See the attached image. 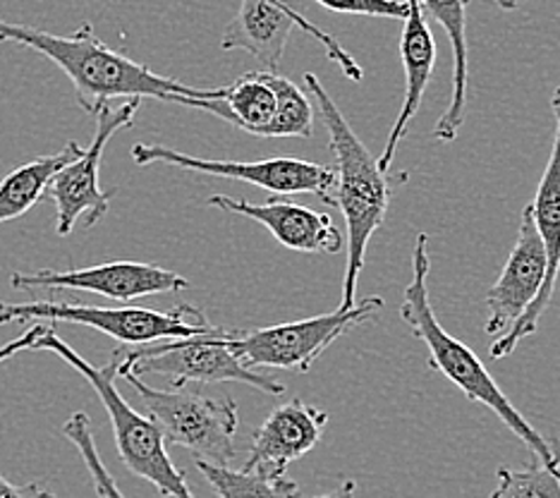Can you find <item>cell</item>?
Wrapping results in <instances>:
<instances>
[{
    "label": "cell",
    "mask_w": 560,
    "mask_h": 498,
    "mask_svg": "<svg viewBox=\"0 0 560 498\" xmlns=\"http://www.w3.org/2000/svg\"><path fill=\"white\" fill-rule=\"evenodd\" d=\"M328 421L326 410L300 398L276 407L252 437L247 463L242 470L264 477H283L290 463L319 445Z\"/></svg>",
    "instance_id": "obj_15"
},
{
    "label": "cell",
    "mask_w": 560,
    "mask_h": 498,
    "mask_svg": "<svg viewBox=\"0 0 560 498\" xmlns=\"http://www.w3.org/2000/svg\"><path fill=\"white\" fill-rule=\"evenodd\" d=\"M405 5H407V12L402 18V36H400L405 96H402L398 120L388 135L386 149L376 159L378 171L386 175L390 173L393 161H396V153L407 132V127H410L419 106H422L429 80L436 68V44H434V36H431L422 5H419V0H405Z\"/></svg>",
    "instance_id": "obj_17"
},
{
    "label": "cell",
    "mask_w": 560,
    "mask_h": 498,
    "mask_svg": "<svg viewBox=\"0 0 560 498\" xmlns=\"http://www.w3.org/2000/svg\"><path fill=\"white\" fill-rule=\"evenodd\" d=\"M209 207L261 223L288 250L307 254H338L346 247V238H342L328 213L312 211L307 207H300V204L278 201L273 197L264 204H252L247 199L213 195L209 197Z\"/></svg>",
    "instance_id": "obj_16"
},
{
    "label": "cell",
    "mask_w": 560,
    "mask_h": 498,
    "mask_svg": "<svg viewBox=\"0 0 560 498\" xmlns=\"http://www.w3.org/2000/svg\"><path fill=\"white\" fill-rule=\"evenodd\" d=\"M551 108H553V118H556L551 157H549V163H546V171L541 175L537 197H534V201L529 204L532 219H534V225H537V233L544 242L549 266H546V278H544L537 300L527 306V312L517 319V324L508 331V334L493 340V345H491L493 360L508 357L522 340L529 338L532 334H537L546 310L551 306L556 283H558V274H560V86L553 92Z\"/></svg>",
    "instance_id": "obj_12"
},
{
    "label": "cell",
    "mask_w": 560,
    "mask_h": 498,
    "mask_svg": "<svg viewBox=\"0 0 560 498\" xmlns=\"http://www.w3.org/2000/svg\"><path fill=\"white\" fill-rule=\"evenodd\" d=\"M197 467L221 498H290L298 494V484L283 477H264L257 472L231 470L197 460Z\"/></svg>",
    "instance_id": "obj_21"
},
{
    "label": "cell",
    "mask_w": 560,
    "mask_h": 498,
    "mask_svg": "<svg viewBox=\"0 0 560 498\" xmlns=\"http://www.w3.org/2000/svg\"><path fill=\"white\" fill-rule=\"evenodd\" d=\"M50 326L48 324H34L32 328H27L24 331L22 336H18L15 340H10V343H5L3 348H0V362H5V360H10L12 355H18V352H22V350H32V345L39 340L46 331H48Z\"/></svg>",
    "instance_id": "obj_26"
},
{
    "label": "cell",
    "mask_w": 560,
    "mask_h": 498,
    "mask_svg": "<svg viewBox=\"0 0 560 498\" xmlns=\"http://www.w3.org/2000/svg\"><path fill=\"white\" fill-rule=\"evenodd\" d=\"M32 350H46L58 355L60 360H66L74 369V372H80L89 383H92V389L96 391L108 413L122 465L130 470L135 477L154 484L163 498H195L192 489H189L187 484V475L173 463L168 449H165V437L161 427L149 415L135 410L118 391V350L113 352L106 367H94L92 362L84 360L78 350H72V345L62 340L54 328H48L46 334L32 345Z\"/></svg>",
    "instance_id": "obj_4"
},
{
    "label": "cell",
    "mask_w": 560,
    "mask_h": 498,
    "mask_svg": "<svg viewBox=\"0 0 560 498\" xmlns=\"http://www.w3.org/2000/svg\"><path fill=\"white\" fill-rule=\"evenodd\" d=\"M298 496H300V491H298V494H295V496H290V498H298Z\"/></svg>",
    "instance_id": "obj_30"
},
{
    "label": "cell",
    "mask_w": 560,
    "mask_h": 498,
    "mask_svg": "<svg viewBox=\"0 0 560 498\" xmlns=\"http://www.w3.org/2000/svg\"><path fill=\"white\" fill-rule=\"evenodd\" d=\"M495 5H499L501 10H517L520 0H495Z\"/></svg>",
    "instance_id": "obj_29"
},
{
    "label": "cell",
    "mask_w": 560,
    "mask_h": 498,
    "mask_svg": "<svg viewBox=\"0 0 560 498\" xmlns=\"http://www.w3.org/2000/svg\"><path fill=\"white\" fill-rule=\"evenodd\" d=\"M233 331L215 326L209 334L156 340L135 348H118L120 369L137 377L159 374L173 386L189 383H245L266 395H283L285 386L276 377L254 372L233 350Z\"/></svg>",
    "instance_id": "obj_5"
},
{
    "label": "cell",
    "mask_w": 560,
    "mask_h": 498,
    "mask_svg": "<svg viewBox=\"0 0 560 498\" xmlns=\"http://www.w3.org/2000/svg\"><path fill=\"white\" fill-rule=\"evenodd\" d=\"M384 298L369 296L350 310L319 314L300 322L254 331H233V350L247 367H273L288 372H310L312 364L350 328L376 316Z\"/></svg>",
    "instance_id": "obj_8"
},
{
    "label": "cell",
    "mask_w": 560,
    "mask_h": 498,
    "mask_svg": "<svg viewBox=\"0 0 560 498\" xmlns=\"http://www.w3.org/2000/svg\"><path fill=\"white\" fill-rule=\"evenodd\" d=\"M424 15L434 18L451 38L453 48V92L451 104L445 106L441 120L434 127L439 142H453L465 123L467 111V80H469V54H467V5L469 0H419Z\"/></svg>",
    "instance_id": "obj_19"
},
{
    "label": "cell",
    "mask_w": 560,
    "mask_h": 498,
    "mask_svg": "<svg viewBox=\"0 0 560 498\" xmlns=\"http://www.w3.org/2000/svg\"><path fill=\"white\" fill-rule=\"evenodd\" d=\"M189 108L213 113L215 118L235 125L254 137H266L278 113V94L269 72H247L215 99H195Z\"/></svg>",
    "instance_id": "obj_18"
},
{
    "label": "cell",
    "mask_w": 560,
    "mask_h": 498,
    "mask_svg": "<svg viewBox=\"0 0 560 498\" xmlns=\"http://www.w3.org/2000/svg\"><path fill=\"white\" fill-rule=\"evenodd\" d=\"M139 106H142V99H127L118 108L110 104L101 106L94 113L96 135L92 144L50 177L46 195L56 204L60 238H68L78 223H82V228H94L108 213L113 192L101 189V161H104V151L113 135L125 130V127H132Z\"/></svg>",
    "instance_id": "obj_9"
},
{
    "label": "cell",
    "mask_w": 560,
    "mask_h": 498,
    "mask_svg": "<svg viewBox=\"0 0 560 498\" xmlns=\"http://www.w3.org/2000/svg\"><path fill=\"white\" fill-rule=\"evenodd\" d=\"M132 161L137 165H175V169L228 177L257 185L271 195L290 197V195H314L324 204L334 207L336 189V171L322 163L302 161V159H266V161H223V159H197L189 153L168 149L163 144H135Z\"/></svg>",
    "instance_id": "obj_10"
},
{
    "label": "cell",
    "mask_w": 560,
    "mask_h": 498,
    "mask_svg": "<svg viewBox=\"0 0 560 498\" xmlns=\"http://www.w3.org/2000/svg\"><path fill=\"white\" fill-rule=\"evenodd\" d=\"M137 391L147 415L161 427L165 441L189 451L195 460L211 465H231L235 460V437L240 413L233 398L192 391L187 386L151 389L132 372H118Z\"/></svg>",
    "instance_id": "obj_7"
},
{
    "label": "cell",
    "mask_w": 560,
    "mask_h": 498,
    "mask_svg": "<svg viewBox=\"0 0 560 498\" xmlns=\"http://www.w3.org/2000/svg\"><path fill=\"white\" fill-rule=\"evenodd\" d=\"M62 437H66L74 449L80 451L84 465L89 470V477H92L96 494L101 498H125L122 491L118 489L116 479L110 477V472L106 470L104 460L98 455L94 433H92V425H89V417L84 413H74L70 415V419L62 427Z\"/></svg>",
    "instance_id": "obj_24"
},
{
    "label": "cell",
    "mask_w": 560,
    "mask_h": 498,
    "mask_svg": "<svg viewBox=\"0 0 560 498\" xmlns=\"http://www.w3.org/2000/svg\"><path fill=\"white\" fill-rule=\"evenodd\" d=\"M499 484L489 498H560V477L532 458L522 470H499Z\"/></svg>",
    "instance_id": "obj_23"
},
{
    "label": "cell",
    "mask_w": 560,
    "mask_h": 498,
    "mask_svg": "<svg viewBox=\"0 0 560 498\" xmlns=\"http://www.w3.org/2000/svg\"><path fill=\"white\" fill-rule=\"evenodd\" d=\"M27 322H66L101 331L127 348L156 340L187 338L209 334L215 326L195 304H177L171 312L147 310V306H94L84 302L32 300L5 302L0 300V324Z\"/></svg>",
    "instance_id": "obj_6"
},
{
    "label": "cell",
    "mask_w": 560,
    "mask_h": 498,
    "mask_svg": "<svg viewBox=\"0 0 560 498\" xmlns=\"http://www.w3.org/2000/svg\"><path fill=\"white\" fill-rule=\"evenodd\" d=\"M0 498H56L42 484H12L3 475H0Z\"/></svg>",
    "instance_id": "obj_27"
},
{
    "label": "cell",
    "mask_w": 560,
    "mask_h": 498,
    "mask_svg": "<svg viewBox=\"0 0 560 498\" xmlns=\"http://www.w3.org/2000/svg\"><path fill=\"white\" fill-rule=\"evenodd\" d=\"M316 3L330 12H338V15L402 20L407 12L405 0H316Z\"/></svg>",
    "instance_id": "obj_25"
},
{
    "label": "cell",
    "mask_w": 560,
    "mask_h": 498,
    "mask_svg": "<svg viewBox=\"0 0 560 498\" xmlns=\"http://www.w3.org/2000/svg\"><path fill=\"white\" fill-rule=\"evenodd\" d=\"M429 235L419 233L412 247V278L402 292L400 319L405 326H410L412 336L422 340L429 350V367L436 369L451 383H455L469 401L487 405L489 410L499 417L503 425L511 429L520 441L527 443L539 463L560 477V455L553 445L546 441L541 433L534 429L522 413L511 403V398L501 391L499 383L469 345L451 336L434 314V306L429 300Z\"/></svg>",
    "instance_id": "obj_2"
},
{
    "label": "cell",
    "mask_w": 560,
    "mask_h": 498,
    "mask_svg": "<svg viewBox=\"0 0 560 498\" xmlns=\"http://www.w3.org/2000/svg\"><path fill=\"white\" fill-rule=\"evenodd\" d=\"M292 30H302L316 38L324 46L326 56L336 60L340 70L346 72L348 80L362 82L364 72L354 58L334 36L292 8V0H242L235 18L223 32L221 48L247 50L264 68H269V72H278Z\"/></svg>",
    "instance_id": "obj_11"
},
{
    "label": "cell",
    "mask_w": 560,
    "mask_h": 498,
    "mask_svg": "<svg viewBox=\"0 0 560 498\" xmlns=\"http://www.w3.org/2000/svg\"><path fill=\"white\" fill-rule=\"evenodd\" d=\"M80 151L82 147L78 142H68L58 153H48V157H39L10 171L0 183V223L20 219L36 201H42L50 177Z\"/></svg>",
    "instance_id": "obj_20"
},
{
    "label": "cell",
    "mask_w": 560,
    "mask_h": 498,
    "mask_svg": "<svg viewBox=\"0 0 560 498\" xmlns=\"http://www.w3.org/2000/svg\"><path fill=\"white\" fill-rule=\"evenodd\" d=\"M304 86L319 108L328 130L330 149L336 153V189L334 207L340 209L348 225V266L342 276V298L338 310H350L358 292V280L364 268V254L376 230L384 228L390 207V185L386 173L378 171L376 159L362 144L358 132L328 96L319 77L304 74Z\"/></svg>",
    "instance_id": "obj_3"
},
{
    "label": "cell",
    "mask_w": 560,
    "mask_h": 498,
    "mask_svg": "<svg viewBox=\"0 0 560 498\" xmlns=\"http://www.w3.org/2000/svg\"><path fill=\"white\" fill-rule=\"evenodd\" d=\"M10 286L15 290H84L108 300L132 302L163 292H177L189 288V280L171 268L142 262H108L89 268H70V271H36L12 274Z\"/></svg>",
    "instance_id": "obj_13"
},
{
    "label": "cell",
    "mask_w": 560,
    "mask_h": 498,
    "mask_svg": "<svg viewBox=\"0 0 560 498\" xmlns=\"http://www.w3.org/2000/svg\"><path fill=\"white\" fill-rule=\"evenodd\" d=\"M0 44L32 48L56 62L72 82L80 106L92 115L116 99H159L189 108L195 99H215L223 94V89H197L156 74L142 62H135L106 46L89 24L70 36H56L27 24L0 20Z\"/></svg>",
    "instance_id": "obj_1"
},
{
    "label": "cell",
    "mask_w": 560,
    "mask_h": 498,
    "mask_svg": "<svg viewBox=\"0 0 560 498\" xmlns=\"http://www.w3.org/2000/svg\"><path fill=\"white\" fill-rule=\"evenodd\" d=\"M269 80L278 94V113L266 137L310 139L314 132V111L310 96L295 82L280 77L278 72H269Z\"/></svg>",
    "instance_id": "obj_22"
},
{
    "label": "cell",
    "mask_w": 560,
    "mask_h": 498,
    "mask_svg": "<svg viewBox=\"0 0 560 498\" xmlns=\"http://www.w3.org/2000/svg\"><path fill=\"white\" fill-rule=\"evenodd\" d=\"M354 489H358V484H354V479H346L338 489H334L330 494L314 496V498H354ZM298 498H302V496H298Z\"/></svg>",
    "instance_id": "obj_28"
},
{
    "label": "cell",
    "mask_w": 560,
    "mask_h": 498,
    "mask_svg": "<svg viewBox=\"0 0 560 498\" xmlns=\"http://www.w3.org/2000/svg\"><path fill=\"white\" fill-rule=\"evenodd\" d=\"M546 266H549V259H546L544 242L537 233V225H534L532 209L527 207L522 211L520 233L511 257H508L499 280L483 298L489 306V336L499 338L508 334L517 324V319L527 312V306L537 300L546 278Z\"/></svg>",
    "instance_id": "obj_14"
}]
</instances>
